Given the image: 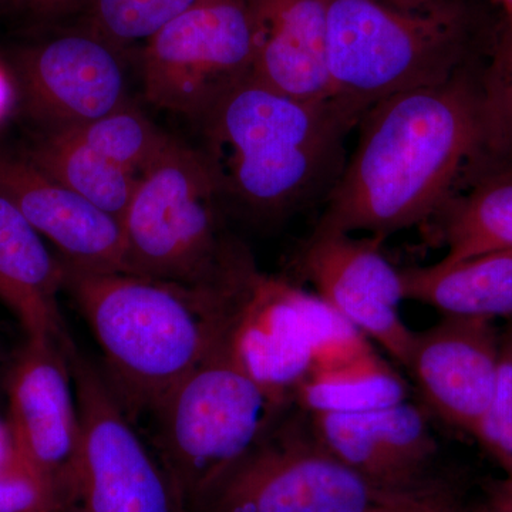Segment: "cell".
<instances>
[{"mask_svg": "<svg viewBox=\"0 0 512 512\" xmlns=\"http://www.w3.org/2000/svg\"><path fill=\"white\" fill-rule=\"evenodd\" d=\"M359 126L315 231L383 241L439 215L468 168L494 151L483 90L461 72L380 101Z\"/></svg>", "mask_w": 512, "mask_h": 512, "instance_id": "1", "label": "cell"}, {"mask_svg": "<svg viewBox=\"0 0 512 512\" xmlns=\"http://www.w3.org/2000/svg\"><path fill=\"white\" fill-rule=\"evenodd\" d=\"M63 268V292L92 329L107 380L131 420L156 413L227 338L234 319L238 291L221 295L127 272Z\"/></svg>", "mask_w": 512, "mask_h": 512, "instance_id": "2", "label": "cell"}, {"mask_svg": "<svg viewBox=\"0 0 512 512\" xmlns=\"http://www.w3.org/2000/svg\"><path fill=\"white\" fill-rule=\"evenodd\" d=\"M198 123L222 194L262 214L329 195L353 127L330 101L293 99L251 74L225 90Z\"/></svg>", "mask_w": 512, "mask_h": 512, "instance_id": "3", "label": "cell"}, {"mask_svg": "<svg viewBox=\"0 0 512 512\" xmlns=\"http://www.w3.org/2000/svg\"><path fill=\"white\" fill-rule=\"evenodd\" d=\"M221 194L202 150L174 140L138 177L121 218L124 272L221 295L237 291L254 264L222 231Z\"/></svg>", "mask_w": 512, "mask_h": 512, "instance_id": "4", "label": "cell"}, {"mask_svg": "<svg viewBox=\"0 0 512 512\" xmlns=\"http://www.w3.org/2000/svg\"><path fill=\"white\" fill-rule=\"evenodd\" d=\"M468 39L463 0L424 10L328 0L330 103L356 126L380 101L460 73Z\"/></svg>", "mask_w": 512, "mask_h": 512, "instance_id": "5", "label": "cell"}, {"mask_svg": "<svg viewBox=\"0 0 512 512\" xmlns=\"http://www.w3.org/2000/svg\"><path fill=\"white\" fill-rule=\"evenodd\" d=\"M242 366L227 338L165 397L157 412L158 458L184 512L269 436L281 409Z\"/></svg>", "mask_w": 512, "mask_h": 512, "instance_id": "6", "label": "cell"}, {"mask_svg": "<svg viewBox=\"0 0 512 512\" xmlns=\"http://www.w3.org/2000/svg\"><path fill=\"white\" fill-rule=\"evenodd\" d=\"M80 443L66 512H184L160 458L148 451L103 372L69 350Z\"/></svg>", "mask_w": 512, "mask_h": 512, "instance_id": "7", "label": "cell"}, {"mask_svg": "<svg viewBox=\"0 0 512 512\" xmlns=\"http://www.w3.org/2000/svg\"><path fill=\"white\" fill-rule=\"evenodd\" d=\"M251 0H200L141 47L148 103L195 121L225 90L251 74Z\"/></svg>", "mask_w": 512, "mask_h": 512, "instance_id": "8", "label": "cell"}, {"mask_svg": "<svg viewBox=\"0 0 512 512\" xmlns=\"http://www.w3.org/2000/svg\"><path fill=\"white\" fill-rule=\"evenodd\" d=\"M414 497L376 487L313 433L289 434L266 437L197 512H383Z\"/></svg>", "mask_w": 512, "mask_h": 512, "instance_id": "9", "label": "cell"}, {"mask_svg": "<svg viewBox=\"0 0 512 512\" xmlns=\"http://www.w3.org/2000/svg\"><path fill=\"white\" fill-rule=\"evenodd\" d=\"M332 313L318 293L254 268L235 299L229 345L249 375L284 406L308 376L316 340Z\"/></svg>", "mask_w": 512, "mask_h": 512, "instance_id": "10", "label": "cell"}, {"mask_svg": "<svg viewBox=\"0 0 512 512\" xmlns=\"http://www.w3.org/2000/svg\"><path fill=\"white\" fill-rule=\"evenodd\" d=\"M52 340H26L10 366V450L62 495L64 512L72 490L80 443V420L69 350Z\"/></svg>", "mask_w": 512, "mask_h": 512, "instance_id": "11", "label": "cell"}, {"mask_svg": "<svg viewBox=\"0 0 512 512\" xmlns=\"http://www.w3.org/2000/svg\"><path fill=\"white\" fill-rule=\"evenodd\" d=\"M380 245L375 237L315 231L303 249L302 272L330 308L406 366L414 332L399 311L400 271Z\"/></svg>", "mask_w": 512, "mask_h": 512, "instance_id": "12", "label": "cell"}, {"mask_svg": "<svg viewBox=\"0 0 512 512\" xmlns=\"http://www.w3.org/2000/svg\"><path fill=\"white\" fill-rule=\"evenodd\" d=\"M20 84L29 113L46 130L83 126L131 101L126 52L90 29L30 50Z\"/></svg>", "mask_w": 512, "mask_h": 512, "instance_id": "13", "label": "cell"}, {"mask_svg": "<svg viewBox=\"0 0 512 512\" xmlns=\"http://www.w3.org/2000/svg\"><path fill=\"white\" fill-rule=\"evenodd\" d=\"M500 346L493 320L443 316L413 333L404 367L441 420L476 436L493 397Z\"/></svg>", "mask_w": 512, "mask_h": 512, "instance_id": "14", "label": "cell"}, {"mask_svg": "<svg viewBox=\"0 0 512 512\" xmlns=\"http://www.w3.org/2000/svg\"><path fill=\"white\" fill-rule=\"evenodd\" d=\"M313 436L376 487L394 494L434 493L424 474L436 456L426 414L404 400L360 413H312Z\"/></svg>", "mask_w": 512, "mask_h": 512, "instance_id": "15", "label": "cell"}, {"mask_svg": "<svg viewBox=\"0 0 512 512\" xmlns=\"http://www.w3.org/2000/svg\"><path fill=\"white\" fill-rule=\"evenodd\" d=\"M0 190L52 242L64 265L87 272H124L119 218L57 183L25 154H0Z\"/></svg>", "mask_w": 512, "mask_h": 512, "instance_id": "16", "label": "cell"}, {"mask_svg": "<svg viewBox=\"0 0 512 512\" xmlns=\"http://www.w3.org/2000/svg\"><path fill=\"white\" fill-rule=\"evenodd\" d=\"M251 76L308 103L330 101L328 0H251Z\"/></svg>", "mask_w": 512, "mask_h": 512, "instance_id": "17", "label": "cell"}, {"mask_svg": "<svg viewBox=\"0 0 512 512\" xmlns=\"http://www.w3.org/2000/svg\"><path fill=\"white\" fill-rule=\"evenodd\" d=\"M63 284L59 256L0 190V301L15 313L28 339L73 342L57 301Z\"/></svg>", "mask_w": 512, "mask_h": 512, "instance_id": "18", "label": "cell"}, {"mask_svg": "<svg viewBox=\"0 0 512 512\" xmlns=\"http://www.w3.org/2000/svg\"><path fill=\"white\" fill-rule=\"evenodd\" d=\"M295 399L312 413H360L407 400L403 377L353 333L320 349Z\"/></svg>", "mask_w": 512, "mask_h": 512, "instance_id": "19", "label": "cell"}, {"mask_svg": "<svg viewBox=\"0 0 512 512\" xmlns=\"http://www.w3.org/2000/svg\"><path fill=\"white\" fill-rule=\"evenodd\" d=\"M404 301L444 316L512 318V251L490 252L400 271Z\"/></svg>", "mask_w": 512, "mask_h": 512, "instance_id": "20", "label": "cell"}, {"mask_svg": "<svg viewBox=\"0 0 512 512\" xmlns=\"http://www.w3.org/2000/svg\"><path fill=\"white\" fill-rule=\"evenodd\" d=\"M25 156L57 183L123 218L138 175L101 156L72 127L46 130Z\"/></svg>", "mask_w": 512, "mask_h": 512, "instance_id": "21", "label": "cell"}, {"mask_svg": "<svg viewBox=\"0 0 512 512\" xmlns=\"http://www.w3.org/2000/svg\"><path fill=\"white\" fill-rule=\"evenodd\" d=\"M439 215L448 248L443 261L512 251V168L481 178Z\"/></svg>", "mask_w": 512, "mask_h": 512, "instance_id": "22", "label": "cell"}, {"mask_svg": "<svg viewBox=\"0 0 512 512\" xmlns=\"http://www.w3.org/2000/svg\"><path fill=\"white\" fill-rule=\"evenodd\" d=\"M93 150L140 177L175 140L148 119L134 101L100 119L72 127Z\"/></svg>", "mask_w": 512, "mask_h": 512, "instance_id": "23", "label": "cell"}, {"mask_svg": "<svg viewBox=\"0 0 512 512\" xmlns=\"http://www.w3.org/2000/svg\"><path fill=\"white\" fill-rule=\"evenodd\" d=\"M200 0H89V28L127 52L146 45L165 25Z\"/></svg>", "mask_w": 512, "mask_h": 512, "instance_id": "24", "label": "cell"}, {"mask_svg": "<svg viewBox=\"0 0 512 512\" xmlns=\"http://www.w3.org/2000/svg\"><path fill=\"white\" fill-rule=\"evenodd\" d=\"M495 153L512 157V22L495 46L493 62L481 86Z\"/></svg>", "mask_w": 512, "mask_h": 512, "instance_id": "25", "label": "cell"}, {"mask_svg": "<svg viewBox=\"0 0 512 512\" xmlns=\"http://www.w3.org/2000/svg\"><path fill=\"white\" fill-rule=\"evenodd\" d=\"M474 437L512 476V326L501 336L493 397Z\"/></svg>", "mask_w": 512, "mask_h": 512, "instance_id": "26", "label": "cell"}, {"mask_svg": "<svg viewBox=\"0 0 512 512\" xmlns=\"http://www.w3.org/2000/svg\"><path fill=\"white\" fill-rule=\"evenodd\" d=\"M0 512H64L62 495L15 456L0 467Z\"/></svg>", "mask_w": 512, "mask_h": 512, "instance_id": "27", "label": "cell"}, {"mask_svg": "<svg viewBox=\"0 0 512 512\" xmlns=\"http://www.w3.org/2000/svg\"><path fill=\"white\" fill-rule=\"evenodd\" d=\"M22 8L37 13V15H57L67 10L83 5L89 0H15Z\"/></svg>", "mask_w": 512, "mask_h": 512, "instance_id": "28", "label": "cell"}, {"mask_svg": "<svg viewBox=\"0 0 512 512\" xmlns=\"http://www.w3.org/2000/svg\"><path fill=\"white\" fill-rule=\"evenodd\" d=\"M481 512H512V476L494 485L488 503Z\"/></svg>", "mask_w": 512, "mask_h": 512, "instance_id": "29", "label": "cell"}, {"mask_svg": "<svg viewBox=\"0 0 512 512\" xmlns=\"http://www.w3.org/2000/svg\"><path fill=\"white\" fill-rule=\"evenodd\" d=\"M441 500L443 495L439 493L419 495L383 512H437Z\"/></svg>", "mask_w": 512, "mask_h": 512, "instance_id": "30", "label": "cell"}, {"mask_svg": "<svg viewBox=\"0 0 512 512\" xmlns=\"http://www.w3.org/2000/svg\"><path fill=\"white\" fill-rule=\"evenodd\" d=\"M13 100H15V89H13L12 80L9 79L5 69L0 66V123L12 109Z\"/></svg>", "mask_w": 512, "mask_h": 512, "instance_id": "31", "label": "cell"}, {"mask_svg": "<svg viewBox=\"0 0 512 512\" xmlns=\"http://www.w3.org/2000/svg\"><path fill=\"white\" fill-rule=\"evenodd\" d=\"M380 2L387 3V5L396 6V8L400 9L424 10L437 8V6L444 5V3L453 2V0H380Z\"/></svg>", "mask_w": 512, "mask_h": 512, "instance_id": "32", "label": "cell"}, {"mask_svg": "<svg viewBox=\"0 0 512 512\" xmlns=\"http://www.w3.org/2000/svg\"><path fill=\"white\" fill-rule=\"evenodd\" d=\"M437 512H466L460 510V508L456 507L451 501H448L447 498H443L441 503L439 504V508H437Z\"/></svg>", "mask_w": 512, "mask_h": 512, "instance_id": "33", "label": "cell"}, {"mask_svg": "<svg viewBox=\"0 0 512 512\" xmlns=\"http://www.w3.org/2000/svg\"><path fill=\"white\" fill-rule=\"evenodd\" d=\"M498 2L503 6L507 22H512V0H498Z\"/></svg>", "mask_w": 512, "mask_h": 512, "instance_id": "34", "label": "cell"}]
</instances>
